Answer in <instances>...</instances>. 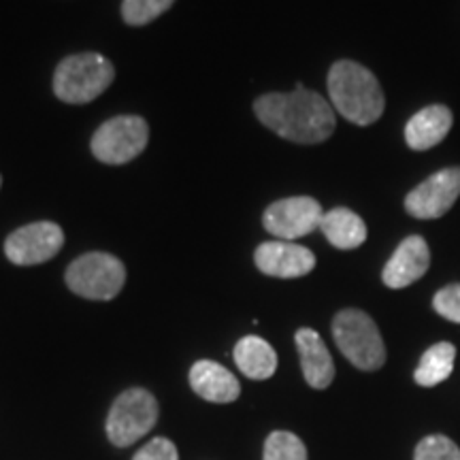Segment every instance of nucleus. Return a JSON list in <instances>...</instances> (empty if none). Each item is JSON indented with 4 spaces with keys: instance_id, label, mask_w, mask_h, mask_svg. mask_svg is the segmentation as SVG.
Masks as SVG:
<instances>
[{
    "instance_id": "obj_23",
    "label": "nucleus",
    "mask_w": 460,
    "mask_h": 460,
    "mask_svg": "<svg viewBox=\"0 0 460 460\" xmlns=\"http://www.w3.org/2000/svg\"><path fill=\"white\" fill-rule=\"evenodd\" d=\"M132 460H180V456H177V447L172 441L156 437V439L147 441Z\"/></svg>"
},
{
    "instance_id": "obj_13",
    "label": "nucleus",
    "mask_w": 460,
    "mask_h": 460,
    "mask_svg": "<svg viewBox=\"0 0 460 460\" xmlns=\"http://www.w3.org/2000/svg\"><path fill=\"white\" fill-rule=\"evenodd\" d=\"M295 341L301 356L305 382L315 390L329 388L335 379V362L322 337L314 329H301L296 331Z\"/></svg>"
},
{
    "instance_id": "obj_21",
    "label": "nucleus",
    "mask_w": 460,
    "mask_h": 460,
    "mask_svg": "<svg viewBox=\"0 0 460 460\" xmlns=\"http://www.w3.org/2000/svg\"><path fill=\"white\" fill-rule=\"evenodd\" d=\"M413 460H460V450L447 437L430 435L420 441Z\"/></svg>"
},
{
    "instance_id": "obj_12",
    "label": "nucleus",
    "mask_w": 460,
    "mask_h": 460,
    "mask_svg": "<svg viewBox=\"0 0 460 460\" xmlns=\"http://www.w3.org/2000/svg\"><path fill=\"white\" fill-rule=\"evenodd\" d=\"M429 243L418 234H411V237L402 239L401 245L396 247L393 258L384 267L382 279L393 290H401V288L416 284L420 278H424L429 271Z\"/></svg>"
},
{
    "instance_id": "obj_11",
    "label": "nucleus",
    "mask_w": 460,
    "mask_h": 460,
    "mask_svg": "<svg viewBox=\"0 0 460 460\" xmlns=\"http://www.w3.org/2000/svg\"><path fill=\"white\" fill-rule=\"evenodd\" d=\"M254 262L258 271L279 279H295L309 275L315 267V256L307 247L292 241H267L258 245Z\"/></svg>"
},
{
    "instance_id": "obj_1",
    "label": "nucleus",
    "mask_w": 460,
    "mask_h": 460,
    "mask_svg": "<svg viewBox=\"0 0 460 460\" xmlns=\"http://www.w3.org/2000/svg\"><path fill=\"white\" fill-rule=\"evenodd\" d=\"M254 113L281 139L301 146L326 141L337 126L331 101L301 84L292 92H271L256 99Z\"/></svg>"
},
{
    "instance_id": "obj_2",
    "label": "nucleus",
    "mask_w": 460,
    "mask_h": 460,
    "mask_svg": "<svg viewBox=\"0 0 460 460\" xmlns=\"http://www.w3.org/2000/svg\"><path fill=\"white\" fill-rule=\"evenodd\" d=\"M326 85L332 109L356 126L376 124L386 109V96L377 77L354 60L335 62Z\"/></svg>"
},
{
    "instance_id": "obj_22",
    "label": "nucleus",
    "mask_w": 460,
    "mask_h": 460,
    "mask_svg": "<svg viewBox=\"0 0 460 460\" xmlns=\"http://www.w3.org/2000/svg\"><path fill=\"white\" fill-rule=\"evenodd\" d=\"M433 307L441 318L460 324V284L441 288L433 298Z\"/></svg>"
},
{
    "instance_id": "obj_6",
    "label": "nucleus",
    "mask_w": 460,
    "mask_h": 460,
    "mask_svg": "<svg viewBox=\"0 0 460 460\" xmlns=\"http://www.w3.org/2000/svg\"><path fill=\"white\" fill-rule=\"evenodd\" d=\"M156 420V396L143 388H130L119 394L109 410L107 437L118 447L132 446L154 429Z\"/></svg>"
},
{
    "instance_id": "obj_15",
    "label": "nucleus",
    "mask_w": 460,
    "mask_h": 460,
    "mask_svg": "<svg viewBox=\"0 0 460 460\" xmlns=\"http://www.w3.org/2000/svg\"><path fill=\"white\" fill-rule=\"evenodd\" d=\"M452 111L446 105H430L420 109L405 126L407 146L416 152H427L439 146L452 128Z\"/></svg>"
},
{
    "instance_id": "obj_3",
    "label": "nucleus",
    "mask_w": 460,
    "mask_h": 460,
    "mask_svg": "<svg viewBox=\"0 0 460 460\" xmlns=\"http://www.w3.org/2000/svg\"><path fill=\"white\" fill-rule=\"evenodd\" d=\"M115 68L96 51L68 56L54 75V94L68 105H85L113 84Z\"/></svg>"
},
{
    "instance_id": "obj_5",
    "label": "nucleus",
    "mask_w": 460,
    "mask_h": 460,
    "mask_svg": "<svg viewBox=\"0 0 460 460\" xmlns=\"http://www.w3.org/2000/svg\"><path fill=\"white\" fill-rule=\"evenodd\" d=\"M124 281V262L105 252L79 256L66 269V286L90 301H111L122 292Z\"/></svg>"
},
{
    "instance_id": "obj_10",
    "label": "nucleus",
    "mask_w": 460,
    "mask_h": 460,
    "mask_svg": "<svg viewBox=\"0 0 460 460\" xmlns=\"http://www.w3.org/2000/svg\"><path fill=\"white\" fill-rule=\"evenodd\" d=\"M460 197V166H447L433 172L405 197L407 214L418 220L446 216Z\"/></svg>"
},
{
    "instance_id": "obj_18",
    "label": "nucleus",
    "mask_w": 460,
    "mask_h": 460,
    "mask_svg": "<svg viewBox=\"0 0 460 460\" xmlns=\"http://www.w3.org/2000/svg\"><path fill=\"white\" fill-rule=\"evenodd\" d=\"M454 360H456V348L452 343H435L433 348H429L422 354L418 369L413 373V379H416L418 386L424 388L439 386L441 382H446L452 376Z\"/></svg>"
},
{
    "instance_id": "obj_17",
    "label": "nucleus",
    "mask_w": 460,
    "mask_h": 460,
    "mask_svg": "<svg viewBox=\"0 0 460 460\" xmlns=\"http://www.w3.org/2000/svg\"><path fill=\"white\" fill-rule=\"evenodd\" d=\"M234 362L250 379H269L278 369V354L262 337L247 335L234 345Z\"/></svg>"
},
{
    "instance_id": "obj_20",
    "label": "nucleus",
    "mask_w": 460,
    "mask_h": 460,
    "mask_svg": "<svg viewBox=\"0 0 460 460\" xmlns=\"http://www.w3.org/2000/svg\"><path fill=\"white\" fill-rule=\"evenodd\" d=\"M175 0H122V17L128 26H147L172 7Z\"/></svg>"
},
{
    "instance_id": "obj_14",
    "label": "nucleus",
    "mask_w": 460,
    "mask_h": 460,
    "mask_svg": "<svg viewBox=\"0 0 460 460\" xmlns=\"http://www.w3.org/2000/svg\"><path fill=\"white\" fill-rule=\"evenodd\" d=\"M190 386L209 402H233L239 399V379L214 360H199L190 369Z\"/></svg>"
},
{
    "instance_id": "obj_8",
    "label": "nucleus",
    "mask_w": 460,
    "mask_h": 460,
    "mask_svg": "<svg viewBox=\"0 0 460 460\" xmlns=\"http://www.w3.org/2000/svg\"><path fill=\"white\" fill-rule=\"evenodd\" d=\"M322 217H324V211L315 199L290 197L269 205L262 216V224L267 233L281 241H295L318 230Z\"/></svg>"
},
{
    "instance_id": "obj_16",
    "label": "nucleus",
    "mask_w": 460,
    "mask_h": 460,
    "mask_svg": "<svg viewBox=\"0 0 460 460\" xmlns=\"http://www.w3.org/2000/svg\"><path fill=\"white\" fill-rule=\"evenodd\" d=\"M320 230L337 250H356L367 241V226L362 217L345 207L326 211L320 222Z\"/></svg>"
},
{
    "instance_id": "obj_4",
    "label": "nucleus",
    "mask_w": 460,
    "mask_h": 460,
    "mask_svg": "<svg viewBox=\"0 0 460 460\" xmlns=\"http://www.w3.org/2000/svg\"><path fill=\"white\" fill-rule=\"evenodd\" d=\"M337 348L356 369L377 371L386 362V345L377 324L360 309H343L332 320Z\"/></svg>"
},
{
    "instance_id": "obj_9",
    "label": "nucleus",
    "mask_w": 460,
    "mask_h": 460,
    "mask_svg": "<svg viewBox=\"0 0 460 460\" xmlns=\"http://www.w3.org/2000/svg\"><path fill=\"white\" fill-rule=\"evenodd\" d=\"M65 245V233L56 222H32L17 228L4 241V254L17 267L48 262Z\"/></svg>"
},
{
    "instance_id": "obj_24",
    "label": "nucleus",
    "mask_w": 460,
    "mask_h": 460,
    "mask_svg": "<svg viewBox=\"0 0 460 460\" xmlns=\"http://www.w3.org/2000/svg\"><path fill=\"white\" fill-rule=\"evenodd\" d=\"M0 186H3V177H0Z\"/></svg>"
},
{
    "instance_id": "obj_7",
    "label": "nucleus",
    "mask_w": 460,
    "mask_h": 460,
    "mask_svg": "<svg viewBox=\"0 0 460 460\" xmlns=\"http://www.w3.org/2000/svg\"><path fill=\"white\" fill-rule=\"evenodd\" d=\"M149 141V126L139 115H118L107 119L92 137V154L105 164H126L135 160Z\"/></svg>"
},
{
    "instance_id": "obj_19",
    "label": "nucleus",
    "mask_w": 460,
    "mask_h": 460,
    "mask_svg": "<svg viewBox=\"0 0 460 460\" xmlns=\"http://www.w3.org/2000/svg\"><path fill=\"white\" fill-rule=\"evenodd\" d=\"M264 460H307V447L295 433L275 430L264 441Z\"/></svg>"
}]
</instances>
